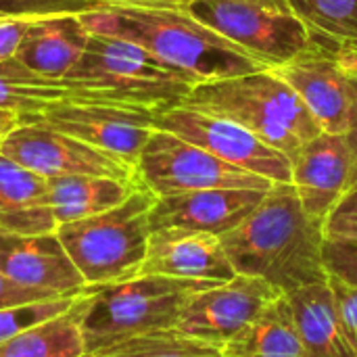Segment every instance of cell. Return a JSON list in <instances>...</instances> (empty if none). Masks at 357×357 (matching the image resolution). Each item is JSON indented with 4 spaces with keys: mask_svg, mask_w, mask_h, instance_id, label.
Wrapping results in <instances>:
<instances>
[{
    "mask_svg": "<svg viewBox=\"0 0 357 357\" xmlns=\"http://www.w3.org/2000/svg\"><path fill=\"white\" fill-rule=\"evenodd\" d=\"M100 4L102 0H0V15L21 19L84 15Z\"/></svg>",
    "mask_w": 357,
    "mask_h": 357,
    "instance_id": "cell-28",
    "label": "cell"
},
{
    "mask_svg": "<svg viewBox=\"0 0 357 357\" xmlns=\"http://www.w3.org/2000/svg\"><path fill=\"white\" fill-rule=\"evenodd\" d=\"M284 297L291 305L305 357H357L343 331L328 280L291 291Z\"/></svg>",
    "mask_w": 357,
    "mask_h": 357,
    "instance_id": "cell-19",
    "label": "cell"
},
{
    "mask_svg": "<svg viewBox=\"0 0 357 357\" xmlns=\"http://www.w3.org/2000/svg\"><path fill=\"white\" fill-rule=\"evenodd\" d=\"M293 13L322 42L357 40V0H289Z\"/></svg>",
    "mask_w": 357,
    "mask_h": 357,
    "instance_id": "cell-24",
    "label": "cell"
},
{
    "mask_svg": "<svg viewBox=\"0 0 357 357\" xmlns=\"http://www.w3.org/2000/svg\"><path fill=\"white\" fill-rule=\"evenodd\" d=\"M23 123V117L19 113H13V111H6V109H0V146L4 142V138L17 128Z\"/></svg>",
    "mask_w": 357,
    "mask_h": 357,
    "instance_id": "cell-36",
    "label": "cell"
},
{
    "mask_svg": "<svg viewBox=\"0 0 357 357\" xmlns=\"http://www.w3.org/2000/svg\"><path fill=\"white\" fill-rule=\"evenodd\" d=\"M90 31L79 15H59L31 19L17 46L15 59L31 71L63 79L86 50Z\"/></svg>",
    "mask_w": 357,
    "mask_h": 357,
    "instance_id": "cell-18",
    "label": "cell"
},
{
    "mask_svg": "<svg viewBox=\"0 0 357 357\" xmlns=\"http://www.w3.org/2000/svg\"><path fill=\"white\" fill-rule=\"evenodd\" d=\"M324 238L357 241V186H351L324 218Z\"/></svg>",
    "mask_w": 357,
    "mask_h": 357,
    "instance_id": "cell-30",
    "label": "cell"
},
{
    "mask_svg": "<svg viewBox=\"0 0 357 357\" xmlns=\"http://www.w3.org/2000/svg\"><path fill=\"white\" fill-rule=\"evenodd\" d=\"M50 299H61V295L42 291V289H31L23 287L8 276L0 274V312L2 310H13L29 303H40V301H50Z\"/></svg>",
    "mask_w": 357,
    "mask_h": 357,
    "instance_id": "cell-31",
    "label": "cell"
},
{
    "mask_svg": "<svg viewBox=\"0 0 357 357\" xmlns=\"http://www.w3.org/2000/svg\"><path fill=\"white\" fill-rule=\"evenodd\" d=\"M220 354L222 357H305L287 297L280 295L270 301Z\"/></svg>",
    "mask_w": 357,
    "mask_h": 357,
    "instance_id": "cell-21",
    "label": "cell"
},
{
    "mask_svg": "<svg viewBox=\"0 0 357 357\" xmlns=\"http://www.w3.org/2000/svg\"><path fill=\"white\" fill-rule=\"evenodd\" d=\"M192 15L268 69L305 56H337V46L318 40L291 10L259 0H159Z\"/></svg>",
    "mask_w": 357,
    "mask_h": 357,
    "instance_id": "cell-7",
    "label": "cell"
},
{
    "mask_svg": "<svg viewBox=\"0 0 357 357\" xmlns=\"http://www.w3.org/2000/svg\"><path fill=\"white\" fill-rule=\"evenodd\" d=\"M259 2H264V4H268V6H274V8H280V10H291V13H293L289 0H259Z\"/></svg>",
    "mask_w": 357,
    "mask_h": 357,
    "instance_id": "cell-37",
    "label": "cell"
},
{
    "mask_svg": "<svg viewBox=\"0 0 357 357\" xmlns=\"http://www.w3.org/2000/svg\"><path fill=\"white\" fill-rule=\"evenodd\" d=\"M220 282L138 276L132 280L86 287L73 303L86 357L157 331L174 328L184 305Z\"/></svg>",
    "mask_w": 357,
    "mask_h": 357,
    "instance_id": "cell-4",
    "label": "cell"
},
{
    "mask_svg": "<svg viewBox=\"0 0 357 357\" xmlns=\"http://www.w3.org/2000/svg\"><path fill=\"white\" fill-rule=\"evenodd\" d=\"M151 113L109 107V105H88V102H67L36 115L29 121L44 123L52 130L69 134L94 149H100L136 169L138 157L153 134ZM27 123V121H25Z\"/></svg>",
    "mask_w": 357,
    "mask_h": 357,
    "instance_id": "cell-12",
    "label": "cell"
},
{
    "mask_svg": "<svg viewBox=\"0 0 357 357\" xmlns=\"http://www.w3.org/2000/svg\"><path fill=\"white\" fill-rule=\"evenodd\" d=\"M339 65L349 73V75H357V40H349V42H341L337 56Z\"/></svg>",
    "mask_w": 357,
    "mask_h": 357,
    "instance_id": "cell-35",
    "label": "cell"
},
{
    "mask_svg": "<svg viewBox=\"0 0 357 357\" xmlns=\"http://www.w3.org/2000/svg\"><path fill=\"white\" fill-rule=\"evenodd\" d=\"M280 295L259 278L236 274L228 282L197 293L180 312L174 331L222 349Z\"/></svg>",
    "mask_w": 357,
    "mask_h": 357,
    "instance_id": "cell-11",
    "label": "cell"
},
{
    "mask_svg": "<svg viewBox=\"0 0 357 357\" xmlns=\"http://www.w3.org/2000/svg\"><path fill=\"white\" fill-rule=\"evenodd\" d=\"M29 21L31 19L0 15V61H6V59L15 56L17 46H19Z\"/></svg>",
    "mask_w": 357,
    "mask_h": 357,
    "instance_id": "cell-33",
    "label": "cell"
},
{
    "mask_svg": "<svg viewBox=\"0 0 357 357\" xmlns=\"http://www.w3.org/2000/svg\"><path fill=\"white\" fill-rule=\"evenodd\" d=\"M322 261L328 278L357 289V241L324 238Z\"/></svg>",
    "mask_w": 357,
    "mask_h": 357,
    "instance_id": "cell-29",
    "label": "cell"
},
{
    "mask_svg": "<svg viewBox=\"0 0 357 357\" xmlns=\"http://www.w3.org/2000/svg\"><path fill=\"white\" fill-rule=\"evenodd\" d=\"M48 180L0 153V215L46 205Z\"/></svg>",
    "mask_w": 357,
    "mask_h": 357,
    "instance_id": "cell-26",
    "label": "cell"
},
{
    "mask_svg": "<svg viewBox=\"0 0 357 357\" xmlns=\"http://www.w3.org/2000/svg\"><path fill=\"white\" fill-rule=\"evenodd\" d=\"M291 184L303 209L324 224L351 188V151L345 134L320 132L291 157Z\"/></svg>",
    "mask_w": 357,
    "mask_h": 357,
    "instance_id": "cell-13",
    "label": "cell"
},
{
    "mask_svg": "<svg viewBox=\"0 0 357 357\" xmlns=\"http://www.w3.org/2000/svg\"><path fill=\"white\" fill-rule=\"evenodd\" d=\"M270 69L297 92L322 132H347L351 115V77L335 56H305Z\"/></svg>",
    "mask_w": 357,
    "mask_h": 357,
    "instance_id": "cell-17",
    "label": "cell"
},
{
    "mask_svg": "<svg viewBox=\"0 0 357 357\" xmlns=\"http://www.w3.org/2000/svg\"><path fill=\"white\" fill-rule=\"evenodd\" d=\"M220 241L236 274L259 278L282 295L328 280L322 222L303 209L293 184H274Z\"/></svg>",
    "mask_w": 357,
    "mask_h": 357,
    "instance_id": "cell-2",
    "label": "cell"
},
{
    "mask_svg": "<svg viewBox=\"0 0 357 357\" xmlns=\"http://www.w3.org/2000/svg\"><path fill=\"white\" fill-rule=\"evenodd\" d=\"M351 77V115H349V128L345 132L349 151H351V186H357V75Z\"/></svg>",
    "mask_w": 357,
    "mask_h": 357,
    "instance_id": "cell-34",
    "label": "cell"
},
{
    "mask_svg": "<svg viewBox=\"0 0 357 357\" xmlns=\"http://www.w3.org/2000/svg\"><path fill=\"white\" fill-rule=\"evenodd\" d=\"M77 102L109 105L140 113H163L180 107L197 79L163 63L142 46L90 33L86 50L63 77Z\"/></svg>",
    "mask_w": 357,
    "mask_h": 357,
    "instance_id": "cell-3",
    "label": "cell"
},
{
    "mask_svg": "<svg viewBox=\"0 0 357 357\" xmlns=\"http://www.w3.org/2000/svg\"><path fill=\"white\" fill-rule=\"evenodd\" d=\"M257 188H209L157 197L151 228H184L224 236L234 230L266 197Z\"/></svg>",
    "mask_w": 357,
    "mask_h": 357,
    "instance_id": "cell-14",
    "label": "cell"
},
{
    "mask_svg": "<svg viewBox=\"0 0 357 357\" xmlns=\"http://www.w3.org/2000/svg\"><path fill=\"white\" fill-rule=\"evenodd\" d=\"M136 188H138L136 182H123V180L98 178V176L48 178L46 205L59 228L63 224L92 218L117 207Z\"/></svg>",
    "mask_w": 357,
    "mask_h": 357,
    "instance_id": "cell-20",
    "label": "cell"
},
{
    "mask_svg": "<svg viewBox=\"0 0 357 357\" xmlns=\"http://www.w3.org/2000/svg\"><path fill=\"white\" fill-rule=\"evenodd\" d=\"M140 276L228 282L236 276L220 236L184 230H151Z\"/></svg>",
    "mask_w": 357,
    "mask_h": 357,
    "instance_id": "cell-15",
    "label": "cell"
},
{
    "mask_svg": "<svg viewBox=\"0 0 357 357\" xmlns=\"http://www.w3.org/2000/svg\"><path fill=\"white\" fill-rule=\"evenodd\" d=\"M79 19L90 33L134 42L197 84L268 69L186 10L159 0H102Z\"/></svg>",
    "mask_w": 357,
    "mask_h": 357,
    "instance_id": "cell-1",
    "label": "cell"
},
{
    "mask_svg": "<svg viewBox=\"0 0 357 357\" xmlns=\"http://www.w3.org/2000/svg\"><path fill=\"white\" fill-rule=\"evenodd\" d=\"M0 357H86L73 305L61 316L29 326L0 343Z\"/></svg>",
    "mask_w": 357,
    "mask_h": 357,
    "instance_id": "cell-23",
    "label": "cell"
},
{
    "mask_svg": "<svg viewBox=\"0 0 357 357\" xmlns=\"http://www.w3.org/2000/svg\"><path fill=\"white\" fill-rule=\"evenodd\" d=\"M0 274L61 297H77L86 289V280L54 232L33 236L0 232Z\"/></svg>",
    "mask_w": 357,
    "mask_h": 357,
    "instance_id": "cell-16",
    "label": "cell"
},
{
    "mask_svg": "<svg viewBox=\"0 0 357 357\" xmlns=\"http://www.w3.org/2000/svg\"><path fill=\"white\" fill-rule=\"evenodd\" d=\"M0 153L46 180L61 176H98L136 182V169L130 163L38 121L17 126L4 138Z\"/></svg>",
    "mask_w": 357,
    "mask_h": 357,
    "instance_id": "cell-10",
    "label": "cell"
},
{
    "mask_svg": "<svg viewBox=\"0 0 357 357\" xmlns=\"http://www.w3.org/2000/svg\"><path fill=\"white\" fill-rule=\"evenodd\" d=\"M75 297H61V299H50V301H40V303H29L13 310H2L0 312V343L8 341L17 333L36 326L44 320H50L54 316H61L73 305Z\"/></svg>",
    "mask_w": 357,
    "mask_h": 357,
    "instance_id": "cell-27",
    "label": "cell"
},
{
    "mask_svg": "<svg viewBox=\"0 0 357 357\" xmlns=\"http://www.w3.org/2000/svg\"><path fill=\"white\" fill-rule=\"evenodd\" d=\"M96 357H222V354L207 343L167 328L123 341Z\"/></svg>",
    "mask_w": 357,
    "mask_h": 357,
    "instance_id": "cell-25",
    "label": "cell"
},
{
    "mask_svg": "<svg viewBox=\"0 0 357 357\" xmlns=\"http://www.w3.org/2000/svg\"><path fill=\"white\" fill-rule=\"evenodd\" d=\"M328 284L335 293V301H337V310L341 316V324L343 331L354 347L357 356V289L347 287L335 278H328Z\"/></svg>",
    "mask_w": 357,
    "mask_h": 357,
    "instance_id": "cell-32",
    "label": "cell"
},
{
    "mask_svg": "<svg viewBox=\"0 0 357 357\" xmlns=\"http://www.w3.org/2000/svg\"><path fill=\"white\" fill-rule=\"evenodd\" d=\"M182 105L241 123L289 159L322 132L297 92L272 69L197 84Z\"/></svg>",
    "mask_w": 357,
    "mask_h": 357,
    "instance_id": "cell-5",
    "label": "cell"
},
{
    "mask_svg": "<svg viewBox=\"0 0 357 357\" xmlns=\"http://www.w3.org/2000/svg\"><path fill=\"white\" fill-rule=\"evenodd\" d=\"M157 197L138 186L123 203L92 218L56 228L69 259L86 287L115 284L138 278L151 236V209Z\"/></svg>",
    "mask_w": 357,
    "mask_h": 357,
    "instance_id": "cell-6",
    "label": "cell"
},
{
    "mask_svg": "<svg viewBox=\"0 0 357 357\" xmlns=\"http://www.w3.org/2000/svg\"><path fill=\"white\" fill-rule=\"evenodd\" d=\"M138 186L155 197H169L209 188H257L274 184L261 176L234 167L209 151L163 130H153L136 163Z\"/></svg>",
    "mask_w": 357,
    "mask_h": 357,
    "instance_id": "cell-8",
    "label": "cell"
},
{
    "mask_svg": "<svg viewBox=\"0 0 357 357\" xmlns=\"http://www.w3.org/2000/svg\"><path fill=\"white\" fill-rule=\"evenodd\" d=\"M153 128L176 134L218 159L261 176L272 184H291V159L232 119L180 105L157 113Z\"/></svg>",
    "mask_w": 357,
    "mask_h": 357,
    "instance_id": "cell-9",
    "label": "cell"
},
{
    "mask_svg": "<svg viewBox=\"0 0 357 357\" xmlns=\"http://www.w3.org/2000/svg\"><path fill=\"white\" fill-rule=\"evenodd\" d=\"M67 102L77 98L63 79L44 77L15 56L0 61V109L19 113L23 123Z\"/></svg>",
    "mask_w": 357,
    "mask_h": 357,
    "instance_id": "cell-22",
    "label": "cell"
}]
</instances>
